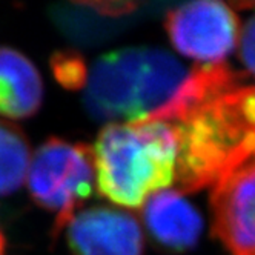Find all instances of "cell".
<instances>
[{
	"label": "cell",
	"mask_w": 255,
	"mask_h": 255,
	"mask_svg": "<svg viewBox=\"0 0 255 255\" xmlns=\"http://www.w3.org/2000/svg\"><path fill=\"white\" fill-rule=\"evenodd\" d=\"M171 43L186 57L206 65L223 63L240 40V20L223 2H192L166 15Z\"/></svg>",
	"instance_id": "obj_5"
},
{
	"label": "cell",
	"mask_w": 255,
	"mask_h": 255,
	"mask_svg": "<svg viewBox=\"0 0 255 255\" xmlns=\"http://www.w3.org/2000/svg\"><path fill=\"white\" fill-rule=\"evenodd\" d=\"M177 140L175 183L183 194L214 188L255 160V85L229 65H198L172 99L146 117Z\"/></svg>",
	"instance_id": "obj_1"
},
{
	"label": "cell",
	"mask_w": 255,
	"mask_h": 255,
	"mask_svg": "<svg viewBox=\"0 0 255 255\" xmlns=\"http://www.w3.org/2000/svg\"><path fill=\"white\" fill-rule=\"evenodd\" d=\"M26 186L34 203L56 215L52 237L68 226L97 186L94 151L52 137L31 157Z\"/></svg>",
	"instance_id": "obj_4"
},
{
	"label": "cell",
	"mask_w": 255,
	"mask_h": 255,
	"mask_svg": "<svg viewBox=\"0 0 255 255\" xmlns=\"http://www.w3.org/2000/svg\"><path fill=\"white\" fill-rule=\"evenodd\" d=\"M51 71L56 80L68 89L85 88L88 68L83 57L76 51H59L51 57Z\"/></svg>",
	"instance_id": "obj_11"
},
{
	"label": "cell",
	"mask_w": 255,
	"mask_h": 255,
	"mask_svg": "<svg viewBox=\"0 0 255 255\" xmlns=\"http://www.w3.org/2000/svg\"><path fill=\"white\" fill-rule=\"evenodd\" d=\"M212 234L228 255H255V160L211 191Z\"/></svg>",
	"instance_id": "obj_6"
},
{
	"label": "cell",
	"mask_w": 255,
	"mask_h": 255,
	"mask_svg": "<svg viewBox=\"0 0 255 255\" xmlns=\"http://www.w3.org/2000/svg\"><path fill=\"white\" fill-rule=\"evenodd\" d=\"M143 223L157 246L169 252L194 248L203 231V218L178 189L152 194L143 205Z\"/></svg>",
	"instance_id": "obj_8"
},
{
	"label": "cell",
	"mask_w": 255,
	"mask_h": 255,
	"mask_svg": "<svg viewBox=\"0 0 255 255\" xmlns=\"http://www.w3.org/2000/svg\"><path fill=\"white\" fill-rule=\"evenodd\" d=\"M99 192L135 209L175 180L177 140L165 122L108 123L93 146Z\"/></svg>",
	"instance_id": "obj_2"
},
{
	"label": "cell",
	"mask_w": 255,
	"mask_h": 255,
	"mask_svg": "<svg viewBox=\"0 0 255 255\" xmlns=\"http://www.w3.org/2000/svg\"><path fill=\"white\" fill-rule=\"evenodd\" d=\"M0 255H6V240L2 231H0Z\"/></svg>",
	"instance_id": "obj_14"
},
{
	"label": "cell",
	"mask_w": 255,
	"mask_h": 255,
	"mask_svg": "<svg viewBox=\"0 0 255 255\" xmlns=\"http://www.w3.org/2000/svg\"><path fill=\"white\" fill-rule=\"evenodd\" d=\"M231 6L234 8H243V9H255V2H237V3H232Z\"/></svg>",
	"instance_id": "obj_13"
},
{
	"label": "cell",
	"mask_w": 255,
	"mask_h": 255,
	"mask_svg": "<svg viewBox=\"0 0 255 255\" xmlns=\"http://www.w3.org/2000/svg\"><path fill=\"white\" fill-rule=\"evenodd\" d=\"M72 255H143V231L128 211L111 206L80 209L66 226Z\"/></svg>",
	"instance_id": "obj_7"
},
{
	"label": "cell",
	"mask_w": 255,
	"mask_h": 255,
	"mask_svg": "<svg viewBox=\"0 0 255 255\" xmlns=\"http://www.w3.org/2000/svg\"><path fill=\"white\" fill-rule=\"evenodd\" d=\"M239 49L240 59L246 68V72L255 79V15L248 19L242 28Z\"/></svg>",
	"instance_id": "obj_12"
},
{
	"label": "cell",
	"mask_w": 255,
	"mask_h": 255,
	"mask_svg": "<svg viewBox=\"0 0 255 255\" xmlns=\"http://www.w3.org/2000/svg\"><path fill=\"white\" fill-rule=\"evenodd\" d=\"M29 163L26 134L19 125L0 119V197L15 192L25 183Z\"/></svg>",
	"instance_id": "obj_10"
},
{
	"label": "cell",
	"mask_w": 255,
	"mask_h": 255,
	"mask_svg": "<svg viewBox=\"0 0 255 255\" xmlns=\"http://www.w3.org/2000/svg\"><path fill=\"white\" fill-rule=\"evenodd\" d=\"M186 76L185 68L163 49L113 51L88 71L83 105L100 122H138L168 103Z\"/></svg>",
	"instance_id": "obj_3"
},
{
	"label": "cell",
	"mask_w": 255,
	"mask_h": 255,
	"mask_svg": "<svg viewBox=\"0 0 255 255\" xmlns=\"http://www.w3.org/2000/svg\"><path fill=\"white\" fill-rule=\"evenodd\" d=\"M43 102V82L39 69L9 46H0V117L22 120L32 117Z\"/></svg>",
	"instance_id": "obj_9"
}]
</instances>
